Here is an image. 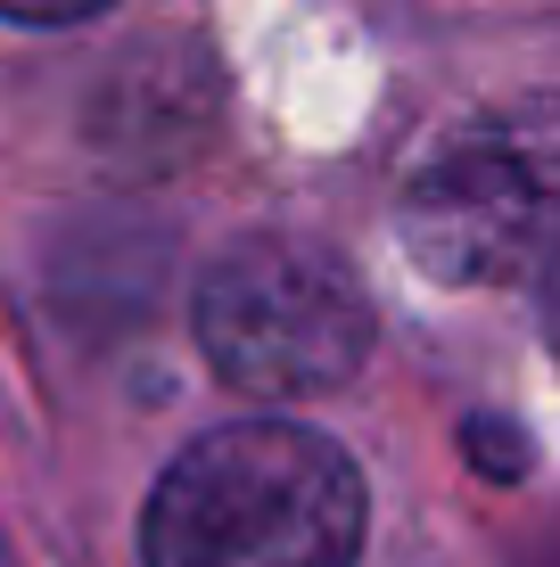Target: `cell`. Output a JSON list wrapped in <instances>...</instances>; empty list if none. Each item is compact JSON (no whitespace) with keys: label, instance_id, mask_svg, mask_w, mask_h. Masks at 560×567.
I'll use <instances>...</instances> for the list:
<instances>
[{"label":"cell","instance_id":"cell-1","mask_svg":"<svg viewBox=\"0 0 560 567\" xmlns=\"http://www.w3.org/2000/svg\"><path fill=\"white\" fill-rule=\"evenodd\" d=\"M149 567H355L363 477L305 420H223L165 461L141 518Z\"/></svg>","mask_w":560,"mask_h":567},{"label":"cell","instance_id":"cell-4","mask_svg":"<svg viewBox=\"0 0 560 567\" xmlns=\"http://www.w3.org/2000/svg\"><path fill=\"white\" fill-rule=\"evenodd\" d=\"M100 9L108 0H0V17H17V25H83Z\"/></svg>","mask_w":560,"mask_h":567},{"label":"cell","instance_id":"cell-6","mask_svg":"<svg viewBox=\"0 0 560 567\" xmlns=\"http://www.w3.org/2000/svg\"><path fill=\"white\" fill-rule=\"evenodd\" d=\"M536 280H544V329H552V362H560V223H552L544 256H536Z\"/></svg>","mask_w":560,"mask_h":567},{"label":"cell","instance_id":"cell-5","mask_svg":"<svg viewBox=\"0 0 560 567\" xmlns=\"http://www.w3.org/2000/svg\"><path fill=\"white\" fill-rule=\"evenodd\" d=\"M470 453H478V461H487V477H519V468H528V444H519V436H511V427H503V436H495V427H487V420H478V427H470Z\"/></svg>","mask_w":560,"mask_h":567},{"label":"cell","instance_id":"cell-2","mask_svg":"<svg viewBox=\"0 0 560 567\" xmlns=\"http://www.w3.org/2000/svg\"><path fill=\"white\" fill-rule=\"evenodd\" d=\"M198 346L215 362L223 386L264 403H305L346 386L363 362H371V297L355 288L330 247L314 239H240L206 264L198 280Z\"/></svg>","mask_w":560,"mask_h":567},{"label":"cell","instance_id":"cell-3","mask_svg":"<svg viewBox=\"0 0 560 567\" xmlns=\"http://www.w3.org/2000/svg\"><path fill=\"white\" fill-rule=\"evenodd\" d=\"M560 223V141L528 132H461L413 173L396 230L429 280H519L536 271Z\"/></svg>","mask_w":560,"mask_h":567}]
</instances>
